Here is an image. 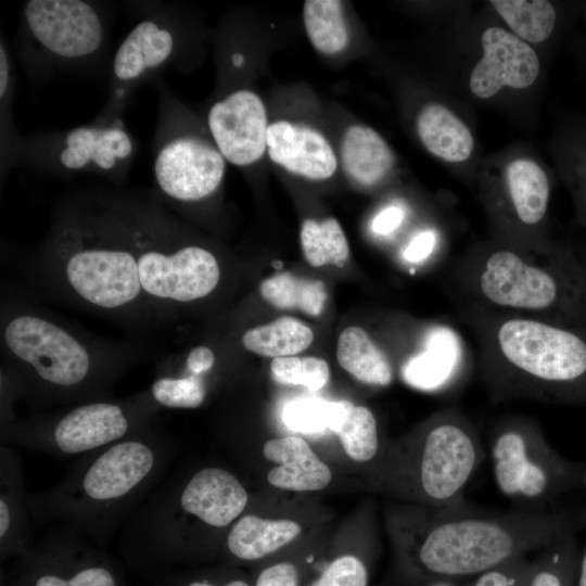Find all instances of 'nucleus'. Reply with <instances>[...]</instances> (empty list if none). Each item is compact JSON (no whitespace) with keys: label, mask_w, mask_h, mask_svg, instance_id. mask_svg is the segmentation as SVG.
I'll return each instance as SVG.
<instances>
[{"label":"nucleus","mask_w":586,"mask_h":586,"mask_svg":"<svg viewBox=\"0 0 586 586\" xmlns=\"http://www.w3.org/2000/svg\"><path fill=\"white\" fill-rule=\"evenodd\" d=\"M408 534L411 565L433 583L480 576L517 558L538 552L569 533L584 518L570 511L520 509L493 512L468 502L425 507Z\"/></svg>","instance_id":"nucleus-1"},{"label":"nucleus","mask_w":586,"mask_h":586,"mask_svg":"<svg viewBox=\"0 0 586 586\" xmlns=\"http://www.w3.org/2000/svg\"><path fill=\"white\" fill-rule=\"evenodd\" d=\"M491 333L484 378L494 399L586 406V327L509 317Z\"/></svg>","instance_id":"nucleus-2"},{"label":"nucleus","mask_w":586,"mask_h":586,"mask_svg":"<svg viewBox=\"0 0 586 586\" xmlns=\"http://www.w3.org/2000/svg\"><path fill=\"white\" fill-rule=\"evenodd\" d=\"M472 273L473 290L495 307L586 327V277L571 254L546 264L502 249L491 253Z\"/></svg>","instance_id":"nucleus-3"},{"label":"nucleus","mask_w":586,"mask_h":586,"mask_svg":"<svg viewBox=\"0 0 586 586\" xmlns=\"http://www.w3.org/2000/svg\"><path fill=\"white\" fill-rule=\"evenodd\" d=\"M484 459L477 431L457 409L436 416L408 446L395 448L393 488L425 507L467 504L464 488Z\"/></svg>","instance_id":"nucleus-4"},{"label":"nucleus","mask_w":586,"mask_h":586,"mask_svg":"<svg viewBox=\"0 0 586 586\" xmlns=\"http://www.w3.org/2000/svg\"><path fill=\"white\" fill-rule=\"evenodd\" d=\"M61 237L66 249L63 275L78 298L95 308L120 310L144 297L137 252L125 221L94 232L71 227Z\"/></svg>","instance_id":"nucleus-5"},{"label":"nucleus","mask_w":586,"mask_h":586,"mask_svg":"<svg viewBox=\"0 0 586 586\" xmlns=\"http://www.w3.org/2000/svg\"><path fill=\"white\" fill-rule=\"evenodd\" d=\"M489 450L499 492L536 509L583 481L584 468L561 457L532 420L511 417L498 423Z\"/></svg>","instance_id":"nucleus-6"},{"label":"nucleus","mask_w":586,"mask_h":586,"mask_svg":"<svg viewBox=\"0 0 586 586\" xmlns=\"http://www.w3.org/2000/svg\"><path fill=\"white\" fill-rule=\"evenodd\" d=\"M137 252L144 297L189 303L211 294L220 280L215 255L198 245L170 243V233L143 221L125 220Z\"/></svg>","instance_id":"nucleus-7"},{"label":"nucleus","mask_w":586,"mask_h":586,"mask_svg":"<svg viewBox=\"0 0 586 586\" xmlns=\"http://www.w3.org/2000/svg\"><path fill=\"white\" fill-rule=\"evenodd\" d=\"M3 340L16 360L51 386L75 387L91 372L92 357L85 344L41 316H13L4 327Z\"/></svg>","instance_id":"nucleus-8"},{"label":"nucleus","mask_w":586,"mask_h":586,"mask_svg":"<svg viewBox=\"0 0 586 586\" xmlns=\"http://www.w3.org/2000/svg\"><path fill=\"white\" fill-rule=\"evenodd\" d=\"M153 170L158 189L168 199L198 202L218 189L226 160L215 143L167 131L156 149Z\"/></svg>","instance_id":"nucleus-9"},{"label":"nucleus","mask_w":586,"mask_h":586,"mask_svg":"<svg viewBox=\"0 0 586 586\" xmlns=\"http://www.w3.org/2000/svg\"><path fill=\"white\" fill-rule=\"evenodd\" d=\"M24 17L31 36L52 55L82 59L102 46V21L86 1L30 0L25 5Z\"/></svg>","instance_id":"nucleus-10"},{"label":"nucleus","mask_w":586,"mask_h":586,"mask_svg":"<svg viewBox=\"0 0 586 586\" xmlns=\"http://www.w3.org/2000/svg\"><path fill=\"white\" fill-rule=\"evenodd\" d=\"M215 145L226 161L247 166L258 161L267 148V114L253 91L241 89L217 101L207 116Z\"/></svg>","instance_id":"nucleus-11"},{"label":"nucleus","mask_w":586,"mask_h":586,"mask_svg":"<svg viewBox=\"0 0 586 586\" xmlns=\"http://www.w3.org/2000/svg\"><path fill=\"white\" fill-rule=\"evenodd\" d=\"M484 54L475 64L470 89L481 99H488L502 87H530L538 76L539 61L523 40L499 27H489L482 35Z\"/></svg>","instance_id":"nucleus-12"},{"label":"nucleus","mask_w":586,"mask_h":586,"mask_svg":"<svg viewBox=\"0 0 586 586\" xmlns=\"http://www.w3.org/2000/svg\"><path fill=\"white\" fill-rule=\"evenodd\" d=\"M51 144V165L71 171H115L125 166L133 153L131 137L117 125L76 127L60 135Z\"/></svg>","instance_id":"nucleus-13"},{"label":"nucleus","mask_w":586,"mask_h":586,"mask_svg":"<svg viewBox=\"0 0 586 586\" xmlns=\"http://www.w3.org/2000/svg\"><path fill=\"white\" fill-rule=\"evenodd\" d=\"M153 449L145 443L128 440L111 445L85 471L80 482L90 502H115L138 487L154 468Z\"/></svg>","instance_id":"nucleus-14"},{"label":"nucleus","mask_w":586,"mask_h":586,"mask_svg":"<svg viewBox=\"0 0 586 586\" xmlns=\"http://www.w3.org/2000/svg\"><path fill=\"white\" fill-rule=\"evenodd\" d=\"M10 586H123L117 569L89 553L56 550L25 557L12 571Z\"/></svg>","instance_id":"nucleus-15"},{"label":"nucleus","mask_w":586,"mask_h":586,"mask_svg":"<svg viewBox=\"0 0 586 586\" xmlns=\"http://www.w3.org/2000/svg\"><path fill=\"white\" fill-rule=\"evenodd\" d=\"M267 149L272 162L307 179H328L336 170V157L329 141L310 127L286 120L270 124Z\"/></svg>","instance_id":"nucleus-16"},{"label":"nucleus","mask_w":586,"mask_h":586,"mask_svg":"<svg viewBox=\"0 0 586 586\" xmlns=\"http://www.w3.org/2000/svg\"><path fill=\"white\" fill-rule=\"evenodd\" d=\"M249 495L230 472L215 467L198 471L180 495L181 509L213 527H225L244 510Z\"/></svg>","instance_id":"nucleus-17"},{"label":"nucleus","mask_w":586,"mask_h":586,"mask_svg":"<svg viewBox=\"0 0 586 586\" xmlns=\"http://www.w3.org/2000/svg\"><path fill=\"white\" fill-rule=\"evenodd\" d=\"M129 428L120 406L97 402L78 406L54 425V445L64 454L94 450L123 438Z\"/></svg>","instance_id":"nucleus-18"},{"label":"nucleus","mask_w":586,"mask_h":586,"mask_svg":"<svg viewBox=\"0 0 586 586\" xmlns=\"http://www.w3.org/2000/svg\"><path fill=\"white\" fill-rule=\"evenodd\" d=\"M265 458L278 466L267 475L268 482L281 489L294 492L320 491L332 479L330 468L298 436L272 438L263 448Z\"/></svg>","instance_id":"nucleus-19"},{"label":"nucleus","mask_w":586,"mask_h":586,"mask_svg":"<svg viewBox=\"0 0 586 586\" xmlns=\"http://www.w3.org/2000/svg\"><path fill=\"white\" fill-rule=\"evenodd\" d=\"M175 39L169 28L153 20L139 22L118 47L113 60L117 82L131 85L164 65L171 56Z\"/></svg>","instance_id":"nucleus-20"},{"label":"nucleus","mask_w":586,"mask_h":586,"mask_svg":"<svg viewBox=\"0 0 586 586\" xmlns=\"http://www.w3.org/2000/svg\"><path fill=\"white\" fill-rule=\"evenodd\" d=\"M341 160L346 175L362 187L381 181L394 164V155L383 138L372 128L359 125L346 129Z\"/></svg>","instance_id":"nucleus-21"},{"label":"nucleus","mask_w":586,"mask_h":586,"mask_svg":"<svg viewBox=\"0 0 586 586\" xmlns=\"http://www.w3.org/2000/svg\"><path fill=\"white\" fill-rule=\"evenodd\" d=\"M292 520H268L246 514L231 527L227 546L230 553L244 561H253L277 551L301 533Z\"/></svg>","instance_id":"nucleus-22"},{"label":"nucleus","mask_w":586,"mask_h":586,"mask_svg":"<svg viewBox=\"0 0 586 586\" xmlns=\"http://www.w3.org/2000/svg\"><path fill=\"white\" fill-rule=\"evenodd\" d=\"M417 130L424 146L444 161L458 163L471 155V131L442 104L430 103L421 110L417 118Z\"/></svg>","instance_id":"nucleus-23"},{"label":"nucleus","mask_w":586,"mask_h":586,"mask_svg":"<svg viewBox=\"0 0 586 586\" xmlns=\"http://www.w3.org/2000/svg\"><path fill=\"white\" fill-rule=\"evenodd\" d=\"M336 358L340 366L361 383L387 386L393 368L387 356L359 327H348L339 336Z\"/></svg>","instance_id":"nucleus-24"},{"label":"nucleus","mask_w":586,"mask_h":586,"mask_svg":"<svg viewBox=\"0 0 586 586\" xmlns=\"http://www.w3.org/2000/svg\"><path fill=\"white\" fill-rule=\"evenodd\" d=\"M507 184L518 218L526 225L542 221L548 208L549 182L540 166L525 158L511 162Z\"/></svg>","instance_id":"nucleus-25"},{"label":"nucleus","mask_w":586,"mask_h":586,"mask_svg":"<svg viewBox=\"0 0 586 586\" xmlns=\"http://www.w3.org/2000/svg\"><path fill=\"white\" fill-rule=\"evenodd\" d=\"M314 333L304 322L281 317L270 323L249 329L242 336L243 346L264 357H289L305 351Z\"/></svg>","instance_id":"nucleus-26"},{"label":"nucleus","mask_w":586,"mask_h":586,"mask_svg":"<svg viewBox=\"0 0 586 586\" xmlns=\"http://www.w3.org/2000/svg\"><path fill=\"white\" fill-rule=\"evenodd\" d=\"M450 335L443 330L430 334L426 352L415 356L403 368L404 380L420 390H437L453 379L455 355H450Z\"/></svg>","instance_id":"nucleus-27"},{"label":"nucleus","mask_w":586,"mask_h":586,"mask_svg":"<svg viewBox=\"0 0 586 586\" xmlns=\"http://www.w3.org/2000/svg\"><path fill=\"white\" fill-rule=\"evenodd\" d=\"M259 291L263 298L277 308L298 309L310 316H319L327 300L323 282L288 272L265 279Z\"/></svg>","instance_id":"nucleus-28"},{"label":"nucleus","mask_w":586,"mask_h":586,"mask_svg":"<svg viewBox=\"0 0 586 586\" xmlns=\"http://www.w3.org/2000/svg\"><path fill=\"white\" fill-rule=\"evenodd\" d=\"M575 532L537 552L520 586H570L576 569Z\"/></svg>","instance_id":"nucleus-29"},{"label":"nucleus","mask_w":586,"mask_h":586,"mask_svg":"<svg viewBox=\"0 0 586 586\" xmlns=\"http://www.w3.org/2000/svg\"><path fill=\"white\" fill-rule=\"evenodd\" d=\"M303 17L307 36L319 52L333 54L346 47L348 35L341 1L307 0Z\"/></svg>","instance_id":"nucleus-30"},{"label":"nucleus","mask_w":586,"mask_h":586,"mask_svg":"<svg viewBox=\"0 0 586 586\" xmlns=\"http://www.w3.org/2000/svg\"><path fill=\"white\" fill-rule=\"evenodd\" d=\"M301 244L306 260L314 267H343L349 256L346 237L335 218L320 222L305 219L301 228Z\"/></svg>","instance_id":"nucleus-31"},{"label":"nucleus","mask_w":586,"mask_h":586,"mask_svg":"<svg viewBox=\"0 0 586 586\" xmlns=\"http://www.w3.org/2000/svg\"><path fill=\"white\" fill-rule=\"evenodd\" d=\"M494 9L509 27L530 42H543L552 33L557 14L546 0H494Z\"/></svg>","instance_id":"nucleus-32"},{"label":"nucleus","mask_w":586,"mask_h":586,"mask_svg":"<svg viewBox=\"0 0 586 586\" xmlns=\"http://www.w3.org/2000/svg\"><path fill=\"white\" fill-rule=\"evenodd\" d=\"M353 406L348 400L297 399L285 406L282 420L290 430L305 434L327 429L336 433Z\"/></svg>","instance_id":"nucleus-33"},{"label":"nucleus","mask_w":586,"mask_h":586,"mask_svg":"<svg viewBox=\"0 0 586 586\" xmlns=\"http://www.w3.org/2000/svg\"><path fill=\"white\" fill-rule=\"evenodd\" d=\"M347 456L357 462L372 460L379 451L375 417L365 406H353L335 433Z\"/></svg>","instance_id":"nucleus-34"},{"label":"nucleus","mask_w":586,"mask_h":586,"mask_svg":"<svg viewBox=\"0 0 586 586\" xmlns=\"http://www.w3.org/2000/svg\"><path fill=\"white\" fill-rule=\"evenodd\" d=\"M276 382L290 385H302L310 391L322 388L329 380V366L318 357H279L270 365Z\"/></svg>","instance_id":"nucleus-35"},{"label":"nucleus","mask_w":586,"mask_h":586,"mask_svg":"<svg viewBox=\"0 0 586 586\" xmlns=\"http://www.w3.org/2000/svg\"><path fill=\"white\" fill-rule=\"evenodd\" d=\"M151 393L160 405L168 408H196L203 404L206 395L202 375L190 372L179 378L155 380Z\"/></svg>","instance_id":"nucleus-36"},{"label":"nucleus","mask_w":586,"mask_h":586,"mask_svg":"<svg viewBox=\"0 0 586 586\" xmlns=\"http://www.w3.org/2000/svg\"><path fill=\"white\" fill-rule=\"evenodd\" d=\"M309 586H368V570L355 556H341L330 562Z\"/></svg>","instance_id":"nucleus-37"},{"label":"nucleus","mask_w":586,"mask_h":586,"mask_svg":"<svg viewBox=\"0 0 586 586\" xmlns=\"http://www.w3.org/2000/svg\"><path fill=\"white\" fill-rule=\"evenodd\" d=\"M526 557L517 558L476 577L471 586H520L530 568Z\"/></svg>","instance_id":"nucleus-38"},{"label":"nucleus","mask_w":586,"mask_h":586,"mask_svg":"<svg viewBox=\"0 0 586 586\" xmlns=\"http://www.w3.org/2000/svg\"><path fill=\"white\" fill-rule=\"evenodd\" d=\"M300 573L292 562L267 566L257 576L255 586H298Z\"/></svg>","instance_id":"nucleus-39"},{"label":"nucleus","mask_w":586,"mask_h":586,"mask_svg":"<svg viewBox=\"0 0 586 586\" xmlns=\"http://www.w3.org/2000/svg\"><path fill=\"white\" fill-rule=\"evenodd\" d=\"M160 586H251L242 578H207V577H190L184 575H170L166 573L157 578Z\"/></svg>","instance_id":"nucleus-40"},{"label":"nucleus","mask_w":586,"mask_h":586,"mask_svg":"<svg viewBox=\"0 0 586 586\" xmlns=\"http://www.w3.org/2000/svg\"><path fill=\"white\" fill-rule=\"evenodd\" d=\"M435 241V233L431 230L418 233L407 245L404 257L411 263L423 260L432 253Z\"/></svg>","instance_id":"nucleus-41"},{"label":"nucleus","mask_w":586,"mask_h":586,"mask_svg":"<svg viewBox=\"0 0 586 586\" xmlns=\"http://www.w3.org/2000/svg\"><path fill=\"white\" fill-rule=\"evenodd\" d=\"M215 362L213 351L206 346L192 348L186 359L187 371L196 375H202L212 369Z\"/></svg>","instance_id":"nucleus-42"},{"label":"nucleus","mask_w":586,"mask_h":586,"mask_svg":"<svg viewBox=\"0 0 586 586\" xmlns=\"http://www.w3.org/2000/svg\"><path fill=\"white\" fill-rule=\"evenodd\" d=\"M404 213L398 206H388L379 213L372 221V230L378 234L393 232L402 222Z\"/></svg>","instance_id":"nucleus-43"},{"label":"nucleus","mask_w":586,"mask_h":586,"mask_svg":"<svg viewBox=\"0 0 586 586\" xmlns=\"http://www.w3.org/2000/svg\"><path fill=\"white\" fill-rule=\"evenodd\" d=\"M10 84V64L7 51L1 43L0 48V98L3 99Z\"/></svg>","instance_id":"nucleus-44"},{"label":"nucleus","mask_w":586,"mask_h":586,"mask_svg":"<svg viewBox=\"0 0 586 586\" xmlns=\"http://www.w3.org/2000/svg\"><path fill=\"white\" fill-rule=\"evenodd\" d=\"M12 522V513L11 509L8 505V501L3 496H1L0 499V537L1 540L5 537L8 534L10 526Z\"/></svg>","instance_id":"nucleus-45"},{"label":"nucleus","mask_w":586,"mask_h":586,"mask_svg":"<svg viewBox=\"0 0 586 586\" xmlns=\"http://www.w3.org/2000/svg\"><path fill=\"white\" fill-rule=\"evenodd\" d=\"M576 586H586V547L578 562L577 574H576Z\"/></svg>","instance_id":"nucleus-46"},{"label":"nucleus","mask_w":586,"mask_h":586,"mask_svg":"<svg viewBox=\"0 0 586 586\" xmlns=\"http://www.w3.org/2000/svg\"><path fill=\"white\" fill-rule=\"evenodd\" d=\"M243 61H244L243 55L238 54V53L233 54V56H232V63H233L234 66H237V67H238V66H241L242 63H243Z\"/></svg>","instance_id":"nucleus-47"},{"label":"nucleus","mask_w":586,"mask_h":586,"mask_svg":"<svg viewBox=\"0 0 586 586\" xmlns=\"http://www.w3.org/2000/svg\"><path fill=\"white\" fill-rule=\"evenodd\" d=\"M431 586H454L451 582H436L433 583Z\"/></svg>","instance_id":"nucleus-48"},{"label":"nucleus","mask_w":586,"mask_h":586,"mask_svg":"<svg viewBox=\"0 0 586 586\" xmlns=\"http://www.w3.org/2000/svg\"><path fill=\"white\" fill-rule=\"evenodd\" d=\"M578 260H579V259H578ZM579 263H581V265H582V268H583L584 273H585V277H586V263H583V262H581V260H579Z\"/></svg>","instance_id":"nucleus-49"},{"label":"nucleus","mask_w":586,"mask_h":586,"mask_svg":"<svg viewBox=\"0 0 586 586\" xmlns=\"http://www.w3.org/2000/svg\"><path fill=\"white\" fill-rule=\"evenodd\" d=\"M583 482H584V486H585V489H586V470L584 472Z\"/></svg>","instance_id":"nucleus-50"}]
</instances>
